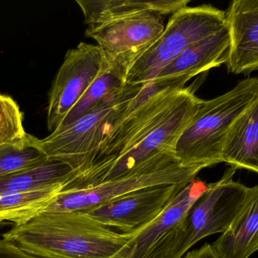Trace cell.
<instances>
[{
  "label": "cell",
  "instance_id": "6da1fadb",
  "mask_svg": "<svg viewBox=\"0 0 258 258\" xmlns=\"http://www.w3.org/2000/svg\"><path fill=\"white\" fill-rule=\"evenodd\" d=\"M135 233H117L75 211L41 214L3 239L39 258H124Z\"/></svg>",
  "mask_w": 258,
  "mask_h": 258
},
{
  "label": "cell",
  "instance_id": "7a4b0ae2",
  "mask_svg": "<svg viewBox=\"0 0 258 258\" xmlns=\"http://www.w3.org/2000/svg\"><path fill=\"white\" fill-rule=\"evenodd\" d=\"M258 98V77L239 82L231 90L204 101L179 138L174 154L183 166L205 168L222 162L226 136L234 121Z\"/></svg>",
  "mask_w": 258,
  "mask_h": 258
},
{
  "label": "cell",
  "instance_id": "3957f363",
  "mask_svg": "<svg viewBox=\"0 0 258 258\" xmlns=\"http://www.w3.org/2000/svg\"><path fill=\"white\" fill-rule=\"evenodd\" d=\"M203 100L191 87L183 88L160 119L135 143L112 160L77 174L63 190L92 187L128 175L163 151H174L182 133L189 125Z\"/></svg>",
  "mask_w": 258,
  "mask_h": 258
},
{
  "label": "cell",
  "instance_id": "277c9868",
  "mask_svg": "<svg viewBox=\"0 0 258 258\" xmlns=\"http://www.w3.org/2000/svg\"><path fill=\"white\" fill-rule=\"evenodd\" d=\"M143 86L125 85L121 92L106 98L73 124L58 127L42 139L32 136V143L48 159L69 165L77 174L87 171L95 163L101 143L110 133L116 112Z\"/></svg>",
  "mask_w": 258,
  "mask_h": 258
},
{
  "label": "cell",
  "instance_id": "5b68a950",
  "mask_svg": "<svg viewBox=\"0 0 258 258\" xmlns=\"http://www.w3.org/2000/svg\"><path fill=\"white\" fill-rule=\"evenodd\" d=\"M205 168L183 166L174 151L156 154L135 171L92 187L62 190L45 212H86L132 192L163 185L188 183Z\"/></svg>",
  "mask_w": 258,
  "mask_h": 258
},
{
  "label": "cell",
  "instance_id": "8992f818",
  "mask_svg": "<svg viewBox=\"0 0 258 258\" xmlns=\"http://www.w3.org/2000/svg\"><path fill=\"white\" fill-rule=\"evenodd\" d=\"M236 170L230 167L221 180L208 184L157 258H182L204 238L227 231L251 189L233 180Z\"/></svg>",
  "mask_w": 258,
  "mask_h": 258
},
{
  "label": "cell",
  "instance_id": "52a82bcc",
  "mask_svg": "<svg viewBox=\"0 0 258 258\" xmlns=\"http://www.w3.org/2000/svg\"><path fill=\"white\" fill-rule=\"evenodd\" d=\"M226 26L225 12L211 5L179 9L171 15L159 39L134 62L126 84H144L154 80L188 47Z\"/></svg>",
  "mask_w": 258,
  "mask_h": 258
},
{
  "label": "cell",
  "instance_id": "ba28073f",
  "mask_svg": "<svg viewBox=\"0 0 258 258\" xmlns=\"http://www.w3.org/2000/svg\"><path fill=\"white\" fill-rule=\"evenodd\" d=\"M190 79L156 78L144 83L139 92L116 112L113 127L101 143L92 167L112 160L142 137L175 101Z\"/></svg>",
  "mask_w": 258,
  "mask_h": 258
},
{
  "label": "cell",
  "instance_id": "9c48e42d",
  "mask_svg": "<svg viewBox=\"0 0 258 258\" xmlns=\"http://www.w3.org/2000/svg\"><path fill=\"white\" fill-rule=\"evenodd\" d=\"M106 66L104 54L98 45L82 42L68 50L48 95V131L52 133L60 127Z\"/></svg>",
  "mask_w": 258,
  "mask_h": 258
},
{
  "label": "cell",
  "instance_id": "30bf717a",
  "mask_svg": "<svg viewBox=\"0 0 258 258\" xmlns=\"http://www.w3.org/2000/svg\"><path fill=\"white\" fill-rule=\"evenodd\" d=\"M156 12H144L99 25L88 27L86 36L95 39L108 65L130 70L165 30L163 18Z\"/></svg>",
  "mask_w": 258,
  "mask_h": 258
},
{
  "label": "cell",
  "instance_id": "8fae6325",
  "mask_svg": "<svg viewBox=\"0 0 258 258\" xmlns=\"http://www.w3.org/2000/svg\"><path fill=\"white\" fill-rule=\"evenodd\" d=\"M188 183L146 188L83 212L106 227H114L122 233H135L156 219L176 192Z\"/></svg>",
  "mask_w": 258,
  "mask_h": 258
},
{
  "label": "cell",
  "instance_id": "7c38bea8",
  "mask_svg": "<svg viewBox=\"0 0 258 258\" xmlns=\"http://www.w3.org/2000/svg\"><path fill=\"white\" fill-rule=\"evenodd\" d=\"M208 184L194 179L180 188L160 215L135 232L124 258H156Z\"/></svg>",
  "mask_w": 258,
  "mask_h": 258
},
{
  "label": "cell",
  "instance_id": "4fadbf2b",
  "mask_svg": "<svg viewBox=\"0 0 258 258\" xmlns=\"http://www.w3.org/2000/svg\"><path fill=\"white\" fill-rule=\"evenodd\" d=\"M225 14L230 36L227 70L245 75L258 71V0H234Z\"/></svg>",
  "mask_w": 258,
  "mask_h": 258
},
{
  "label": "cell",
  "instance_id": "5bb4252c",
  "mask_svg": "<svg viewBox=\"0 0 258 258\" xmlns=\"http://www.w3.org/2000/svg\"><path fill=\"white\" fill-rule=\"evenodd\" d=\"M220 258H248L258 251V185L227 231L212 245Z\"/></svg>",
  "mask_w": 258,
  "mask_h": 258
},
{
  "label": "cell",
  "instance_id": "9a60e30c",
  "mask_svg": "<svg viewBox=\"0 0 258 258\" xmlns=\"http://www.w3.org/2000/svg\"><path fill=\"white\" fill-rule=\"evenodd\" d=\"M229 46L230 36L226 26L218 33L188 47L177 59L163 68L156 78L189 77L192 79L201 73L225 63Z\"/></svg>",
  "mask_w": 258,
  "mask_h": 258
},
{
  "label": "cell",
  "instance_id": "2e32d148",
  "mask_svg": "<svg viewBox=\"0 0 258 258\" xmlns=\"http://www.w3.org/2000/svg\"><path fill=\"white\" fill-rule=\"evenodd\" d=\"M222 162L258 174V98L234 121L226 136Z\"/></svg>",
  "mask_w": 258,
  "mask_h": 258
},
{
  "label": "cell",
  "instance_id": "e0dca14e",
  "mask_svg": "<svg viewBox=\"0 0 258 258\" xmlns=\"http://www.w3.org/2000/svg\"><path fill=\"white\" fill-rule=\"evenodd\" d=\"M190 0H77L88 27L132 16L144 12L167 15L187 6Z\"/></svg>",
  "mask_w": 258,
  "mask_h": 258
},
{
  "label": "cell",
  "instance_id": "ac0fdd59",
  "mask_svg": "<svg viewBox=\"0 0 258 258\" xmlns=\"http://www.w3.org/2000/svg\"><path fill=\"white\" fill-rule=\"evenodd\" d=\"M69 165L47 158L27 169L0 177V194L26 192L57 184H67L76 174Z\"/></svg>",
  "mask_w": 258,
  "mask_h": 258
},
{
  "label": "cell",
  "instance_id": "d6986e66",
  "mask_svg": "<svg viewBox=\"0 0 258 258\" xmlns=\"http://www.w3.org/2000/svg\"><path fill=\"white\" fill-rule=\"evenodd\" d=\"M64 184L26 192L0 194V223L23 225L45 212L61 192Z\"/></svg>",
  "mask_w": 258,
  "mask_h": 258
},
{
  "label": "cell",
  "instance_id": "ffe728a7",
  "mask_svg": "<svg viewBox=\"0 0 258 258\" xmlns=\"http://www.w3.org/2000/svg\"><path fill=\"white\" fill-rule=\"evenodd\" d=\"M128 71V68L122 65L107 64L102 73L88 89L59 127L73 124L95 109L106 98L121 92L126 85Z\"/></svg>",
  "mask_w": 258,
  "mask_h": 258
},
{
  "label": "cell",
  "instance_id": "44dd1931",
  "mask_svg": "<svg viewBox=\"0 0 258 258\" xmlns=\"http://www.w3.org/2000/svg\"><path fill=\"white\" fill-rule=\"evenodd\" d=\"M32 135L21 142L0 146V177L38 165L47 159L33 145Z\"/></svg>",
  "mask_w": 258,
  "mask_h": 258
},
{
  "label": "cell",
  "instance_id": "7402d4cb",
  "mask_svg": "<svg viewBox=\"0 0 258 258\" xmlns=\"http://www.w3.org/2000/svg\"><path fill=\"white\" fill-rule=\"evenodd\" d=\"M23 113L11 96H0V146L21 142L27 137Z\"/></svg>",
  "mask_w": 258,
  "mask_h": 258
},
{
  "label": "cell",
  "instance_id": "603a6c76",
  "mask_svg": "<svg viewBox=\"0 0 258 258\" xmlns=\"http://www.w3.org/2000/svg\"><path fill=\"white\" fill-rule=\"evenodd\" d=\"M1 245L4 257L0 258H39L29 255V254L20 251L12 244L6 242L3 237L1 239Z\"/></svg>",
  "mask_w": 258,
  "mask_h": 258
},
{
  "label": "cell",
  "instance_id": "cb8c5ba5",
  "mask_svg": "<svg viewBox=\"0 0 258 258\" xmlns=\"http://www.w3.org/2000/svg\"><path fill=\"white\" fill-rule=\"evenodd\" d=\"M184 258H220L212 248V245L206 243L197 250L188 252Z\"/></svg>",
  "mask_w": 258,
  "mask_h": 258
},
{
  "label": "cell",
  "instance_id": "d4e9b609",
  "mask_svg": "<svg viewBox=\"0 0 258 258\" xmlns=\"http://www.w3.org/2000/svg\"><path fill=\"white\" fill-rule=\"evenodd\" d=\"M12 224H10V223H0V231H1L5 227L12 225ZM3 235H0V238L3 237Z\"/></svg>",
  "mask_w": 258,
  "mask_h": 258
},
{
  "label": "cell",
  "instance_id": "484cf974",
  "mask_svg": "<svg viewBox=\"0 0 258 258\" xmlns=\"http://www.w3.org/2000/svg\"><path fill=\"white\" fill-rule=\"evenodd\" d=\"M2 94H0V96H1Z\"/></svg>",
  "mask_w": 258,
  "mask_h": 258
}]
</instances>
